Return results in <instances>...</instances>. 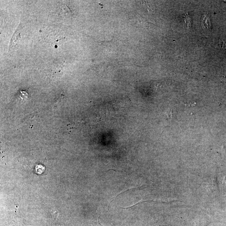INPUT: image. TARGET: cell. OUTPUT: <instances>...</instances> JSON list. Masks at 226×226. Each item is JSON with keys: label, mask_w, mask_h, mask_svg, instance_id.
<instances>
[{"label": "cell", "mask_w": 226, "mask_h": 226, "mask_svg": "<svg viewBox=\"0 0 226 226\" xmlns=\"http://www.w3.org/2000/svg\"><path fill=\"white\" fill-rule=\"evenodd\" d=\"M16 31H17L16 30V31L15 32V33H14V35H13L12 38V41H11L10 47L12 46L13 43H14L15 44L16 43V42L17 41H18L19 39V38H20L19 33V32L17 33V32Z\"/></svg>", "instance_id": "obj_1"}, {"label": "cell", "mask_w": 226, "mask_h": 226, "mask_svg": "<svg viewBox=\"0 0 226 226\" xmlns=\"http://www.w3.org/2000/svg\"><path fill=\"white\" fill-rule=\"evenodd\" d=\"M196 105V103H189L185 104V106L187 107H191L194 106Z\"/></svg>", "instance_id": "obj_2"}, {"label": "cell", "mask_w": 226, "mask_h": 226, "mask_svg": "<svg viewBox=\"0 0 226 226\" xmlns=\"http://www.w3.org/2000/svg\"><path fill=\"white\" fill-rule=\"evenodd\" d=\"M166 113H167L168 118H170L172 116V112H171L170 111H167Z\"/></svg>", "instance_id": "obj_3"}]
</instances>
